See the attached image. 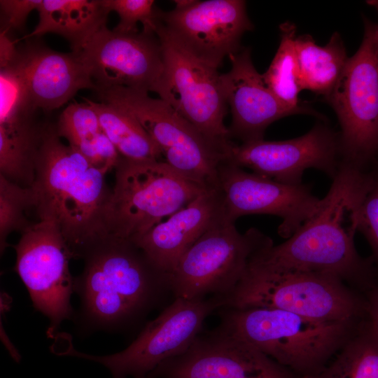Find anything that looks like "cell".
<instances>
[{"instance_id": "cell-1", "label": "cell", "mask_w": 378, "mask_h": 378, "mask_svg": "<svg viewBox=\"0 0 378 378\" xmlns=\"http://www.w3.org/2000/svg\"><path fill=\"white\" fill-rule=\"evenodd\" d=\"M370 173L342 162L320 209L288 239L267 247L250 267L267 272H316L335 276L364 293L378 283L370 258L357 251L354 237Z\"/></svg>"}, {"instance_id": "cell-2", "label": "cell", "mask_w": 378, "mask_h": 378, "mask_svg": "<svg viewBox=\"0 0 378 378\" xmlns=\"http://www.w3.org/2000/svg\"><path fill=\"white\" fill-rule=\"evenodd\" d=\"M106 173L64 144L55 124H44L30 186L33 209L38 220L57 226L74 258L110 237L106 216L112 189Z\"/></svg>"}, {"instance_id": "cell-3", "label": "cell", "mask_w": 378, "mask_h": 378, "mask_svg": "<svg viewBox=\"0 0 378 378\" xmlns=\"http://www.w3.org/2000/svg\"><path fill=\"white\" fill-rule=\"evenodd\" d=\"M83 258L74 292L80 298V319L90 328L132 329L172 295L169 274L130 239L110 236Z\"/></svg>"}, {"instance_id": "cell-4", "label": "cell", "mask_w": 378, "mask_h": 378, "mask_svg": "<svg viewBox=\"0 0 378 378\" xmlns=\"http://www.w3.org/2000/svg\"><path fill=\"white\" fill-rule=\"evenodd\" d=\"M218 313L220 326L301 378L323 370L365 319L321 321L258 307H224Z\"/></svg>"}, {"instance_id": "cell-5", "label": "cell", "mask_w": 378, "mask_h": 378, "mask_svg": "<svg viewBox=\"0 0 378 378\" xmlns=\"http://www.w3.org/2000/svg\"><path fill=\"white\" fill-rule=\"evenodd\" d=\"M224 307L276 309L321 321L368 316L363 293L335 276L251 267L232 293L225 297Z\"/></svg>"}, {"instance_id": "cell-6", "label": "cell", "mask_w": 378, "mask_h": 378, "mask_svg": "<svg viewBox=\"0 0 378 378\" xmlns=\"http://www.w3.org/2000/svg\"><path fill=\"white\" fill-rule=\"evenodd\" d=\"M106 211L109 236L134 240L208 190L164 160L120 156Z\"/></svg>"}, {"instance_id": "cell-7", "label": "cell", "mask_w": 378, "mask_h": 378, "mask_svg": "<svg viewBox=\"0 0 378 378\" xmlns=\"http://www.w3.org/2000/svg\"><path fill=\"white\" fill-rule=\"evenodd\" d=\"M100 102L132 115L177 173L206 190L219 188V169L227 157L168 103L124 86L97 89Z\"/></svg>"}, {"instance_id": "cell-8", "label": "cell", "mask_w": 378, "mask_h": 378, "mask_svg": "<svg viewBox=\"0 0 378 378\" xmlns=\"http://www.w3.org/2000/svg\"><path fill=\"white\" fill-rule=\"evenodd\" d=\"M274 244L258 229L239 232L224 220L206 232L181 257L169 274L174 298L227 297L246 274L253 257Z\"/></svg>"}, {"instance_id": "cell-9", "label": "cell", "mask_w": 378, "mask_h": 378, "mask_svg": "<svg viewBox=\"0 0 378 378\" xmlns=\"http://www.w3.org/2000/svg\"><path fill=\"white\" fill-rule=\"evenodd\" d=\"M326 99L340 125L342 162L367 169L378 151L377 24L365 20L362 43Z\"/></svg>"}, {"instance_id": "cell-10", "label": "cell", "mask_w": 378, "mask_h": 378, "mask_svg": "<svg viewBox=\"0 0 378 378\" xmlns=\"http://www.w3.org/2000/svg\"><path fill=\"white\" fill-rule=\"evenodd\" d=\"M224 306L225 298L221 296L174 298L120 352L94 356L80 352L70 344L55 354L98 363L109 370L112 378H147L160 363L185 352L201 332L205 319Z\"/></svg>"}, {"instance_id": "cell-11", "label": "cell", "mask_w": 378, "mask_h": 378, "mask_svg": "<svg viewBox=\"0 0 378 378\" xmlns=\"http://www.w3.org/2000/svg\"><path fill=\"white\" fill-rule=\"evenodd\" d=\"M164 71L159 98L196 127L229 158L235 144L224 124L227 102L220 74L190 55L167 32L158 19Z\"/></svg>"}, {"instance_id": "cell-12", "label": "cell", "mask_w": 378, "mask_h": 378, "mask_svg": "<svg viewBox=\"0 0 378 378\" xmlns=\"http://www.w3.org/2000/svg\"><path fill=\"white\" fill-rule=\"evenodd\" d=\"M13 248L15 270L34 307L49 318L48 335L54 337L62 322L74 314L71 297L75 278L69 271L70 249L57 226L46 220L31 223Z\"/></svg>"}, {"instance_id": "cell-13", "label": "cell", "mask_w": 378, "mask_h": 378, "mask_svg": "<svg viewBox=\"0 0 378 378\" xmlns=\"http://www.w3.org/2000/svg\"><path fill=\"white\" fill-rule=\"evenodd\" d=\"M147 378H301L247 340L220 326L200 333L183 354Z\"/></svg>"}, {"instance_id": "cell-14", "label": "cell", "mask_w": 378, "mask_h": 378, "mask_svg": "<svg viewBox=\"0 0 378 378\" xmlns=\"http://www.w3.org/2000/svg\"><path fill=\"white\" fill-rule=\"evenodd\" d=\"M79 54L96 90L124 86L158 95L160 92L164 65L155 33L124 34L104 26Z\"/></svg>"}, {"instance_id": "cell-15", "label": "cell", "mask_w": 378, "mask_h": 378, "mask_svg": "<svg viewBox=\"0 0 378 378\" xmlns=\"http://www.w3.org/2000/svg\"><path fill=\"white\" fill-rule=\"evenodd\" d=\"M219 188L227 220L235 223L243 216L269 214L282 222L277 232L287 239L321 207L308 185H290L247 172L228 161L219 169Z\"/></svg>"}, {"instance_id": "cell-16", "label": "cell", "mask_w": 378, "mask_h": 378, "mask_svg": "<svg viewBox=\"0 0 378 378\" xmlns=\"http://www.w3.org/2000/svg\"><path fill=\"white\" fill-rule=\"evenodd\" d=\"M159 20L183 49L216 69L241 48L243 35L253 29L243 0L197 1L183 9L159 10Z\"/></svg>"}, {"instance_id": "cell-17", "label": "cell", "mask_w": 378, "mask_h": 378, "mask_svg": "<svg viewBox=\"0 0 378 378\" xmlns=\"http://www.w3.org/2000/svg\"><path fill=\"white\" fill-rule=\"evenodd\" d=\"M227 161L286 184H302L303 174L309 168L332 180L342 162L340 135L317 122L307 133L292 139L235 144Z\"/></svg>"}, {"instance_id": "cell-18", "label": "cell", "mask_w": 378, "mask_h": 378, "mask_svg": "<svg viewBox=\"0 0 378 378\" xmlns=\"http://www.w3.org/2000/svg\"><path fill=\"white\" fill-rule=\"evenodd\" d=\"M228 58L231 68L220 74V81L232 113L228 128L231 139L241 143L263 139L265 130L272 122L305 113L286 106L267 87L253 64L249 48H241Z\"/></svg>"}, {"instance_id": "cell-19", "label": "cell", "mask_w": 378, "mask_h": 378, "mask_svg": "<svg viewBox=\"0 0 378 378\" xmlns=\"http://www.w3.org/2000/svg\"><path fill=\"white\" fill-rule=\"evenodd\" d=\"M15 61L36 110L51 111L80 90H96L79 52H61L29 41L18 47Z\"/></svg>"}, {"instance_id": "cell-20", "label": "cell", "mask_w": 378, "mask_h": 378, "mask_svg": "<svg viewBox=\"0 0 378 378\" xmlns=\"http://www.w3.org/2000/svg\"><path fill=\"white\" fill-rule=\"evenodd\" d=\"M227 218L221 190H208L131 241L158 270L169 274L185 252L206 232Z\"/></svg>"}, {"instance_id": "cell-21", "label": "cell", "mask_w": 378, "mask_h": 378, "mask_svg": "<svg viewBox=\"0 0 378 378\" xmlns=\"http://www.w3.org/2000/svg\"><path fill=\"white\" fill-rule=\"evenodd\" d=\"M37 11V25L23 38L56 34L66 39L75 52L106 26L109 15L102 0H42Z\"/></svg>"}, {"instance_id": "cell-22", "label": "cell", "mask_w": 378, "mask_h": 378, "mask_svg": "<svg viewBox=\"0 0 378 378\" xmlns=\"http://www.w3.org/2000/svg\"><path fill=\"white\" fill-rule=\"evenodd\" d=\"M55 127L58 135L92 164L107 172L114 169L120 155L86 99L84 103L69 104L59 115Z\"/></svg>"}, {"instance_id": "cell-23", "label": "cell", "mask_w": 378, "mask_h": 378, "mask_svg": "<svg viewBox=\"0 0 378 378\" xmlns=\"http://www.w3.org/2000/svg\"><path fill=\"white\" fill-rule=\"evenodd\" d=\"M295 49L302 90L325 97L330 92L349 59L342 37L334 32L325 46L316 44L312 36H296Z\"/></svg>"}, {"instance_id": "cell-24", "label": "cell", "mask_w": 378, "mask_h": 378, "mask_svg": "<svg viewBox=\"0 0 378 378\" xmlns=\"http://www.w3.org/2000/svg\"><path fill=\"white\" fill-rule=\"evenodd\" d=\"M303 378H378V330L369 317L323 370Z\"/></svg>"}, {"instance_id": "cell-25", "label": "cell", "mask_w": 378, "mask_h": 378, "mask_svg": "<svg viewBox=\"0 0 378 378\" xmlns=\"http://www.w3.org/2000/svg\"><path fill=\"white\" fill-rule=\"evenodd\" d=\"M86 99L96 111L104 132L122 157L134 160H162L158 146L132 115L116 105Z\"/></svg>"}, {"instance_id": "cell-26", "label": "cell", "mask_w": 378, "mask_h": 378, "mask_svg": "<svg viewBox=\"0 0 378 378\" xmlns=\"http://www.w3.org/2000/svg\"><path fill=\"white\" fill-rule=\"evenodd\" d=\"M44 124L36 122L15 128L0 127V174L23 187H30Z\"/></svg>"}, {"instance_id": "cell-27", "label": "cell", "mask_w": 378, "mask_h": 378, "mask_svg": "<svg viewBox=\"0 0 378 378\" xmlns=\"http://www.w3.org/2000/svg\"><path fill=\"white\" fill-rule=\"evenodd\" d=\"M281 40L277 51L262 78L267 87L288 107L306 114L320 117L312 108L300 104L298 94L302 90L299 78L295 40L296 26L286 22L279 25Z\"/></svg>"}, {"instance_id": "cell-28", "label": "cell", "mask_w": 378, "mask_h": 378, "mask_svg": "<svg viewBox=\"0 0 378 378\" xmlns=\"http://www.w3.org/2000/svg\"><path fill=\"white\" fill-rule=\"evenodd\" d=\"M15 57L0 68V127L5 128L35 122L36 110L31 102Z\"/></svg>"}, {"instance_id": "cell-29", "label": "cell", "mask_w": 378, "mask_h": 378, "mask_svg": "<svg viewBox=\"0 0 378 378\" xmlns=\"http://www.w3.org/2000/svg\"><path fill=\"white\" fill-rule=\"evenodd\" d=\"M33 208L30 187L15 183L0 174V247L1 253L9 246L7 238L13 231L22 232L31 223L26 212Z\"/></svg>"}, {"instance_id": "cell-30", "label": "cell", "mask_w": 378, "mask_h": 378, "mask_svg": "<svg viewBox=\"0 0 378 378\" xmlns=\"http://www.w3.org/2000/svg\"><path fill=\"white\" fill-rule=\"evenodd\" d=\"M104 7L110 13L115 12L119 22L113 29L119 33L139 31L137 24H143V30L155 33L159 9L154 7L153 0H102Z\"/></svg>"}, {"instance_id": "cell-31", "label": "cell", "mask_w": 378, "mask_h": 378, "mask_svg": "<svg viewBox=\"0 0 378 378\" xmlns=\"http://www.w3.org/2000/svg\"><path fill=\"white\" fill-rule=\"evenodd\" d=\"M370 183L358 212V231L368 242L378 274V164L370 170Z\"/></svg>"}, {"instance_id": "cell-32", "label": "cell", "mask_w": 378, "mask_h": 378, "mask_svg": "<svg viewBox=\"0 0 378 378\" xmlns=\"http://www.w3.org/2000/svg\"><path fill=\"white\" fill-rule=\"evenodd\" d=\"M42 0H1V13L5 20L3 29H23L29 15L37 10Z\"/></svg>"}, {"instance_id": "cell-33", "label": "cell", "mask_w": 378, "mask_h": 378, "mask_svg": "<svg viewBox=\"0 0 378 378\" xmlns=\"http://www.w3.org/2000/svg\"><path fill=\"white\" fill-rule=\"evenodd\" d=\"M16 41L11 39L8 31L3 29L0 34V67L11 62L15 57L18 47L15 46Z\"/></svg>"}, {"instance_id": "cell-34", "label": "cell", "mask_w": 378, "mask_h": 378, "mask_svg": "<svg viewBox=\"0 0 378 378\" xmlns=\"http://www.w3.org/2000/svg\"><path fill=\"white\" fill-rule=\"evenodd\" d=\"M369 318L378 330V283L363 293Z\"/></svg>"}, {"instance_id": "cell-35", "label": "cell", "mask_w": 378, "mask_h": 378, "mask_svg": "<svg viewBox=\"0 0 378 378\" xmlns=\"http://www.w3.org/2000/svg\"><path fill=\"white\" fill-rule=\"evenodd\" d=\"M197 1L195 0H176L174 1L176 6L175 8L183 9L188 8L194 4Z\"/></svg>"}, {"instance_id": "cell-36", "label": "cell", "mask_w": 378, "mask_h": 378, "mask_svg": "<svg viewBox=\"0 0 378 378\" xmlns=\"http://www.w3.org/2000/svg\"><path fill=\"white\" fill-rule=\"evenodd\" d=\"M367 3L376 8L378 12V0L368 1ZM377 32L378 38V24H377Z\"/></svg>"}, {"instance_id": "cell-37", "label": "cell", "mask_w": 378, "mask_h": 378, "mask_svg": "<svg viewBox=\"0 0 378 378\" xmlns=\"http://www.w3.org/2000/svg\"><path fill=\"white\" fill-rule=\"evenodd\" d=\"M377 155H378V151H377ZM376 164H378V162H376Z\"/></svg>"}]
</instances>
